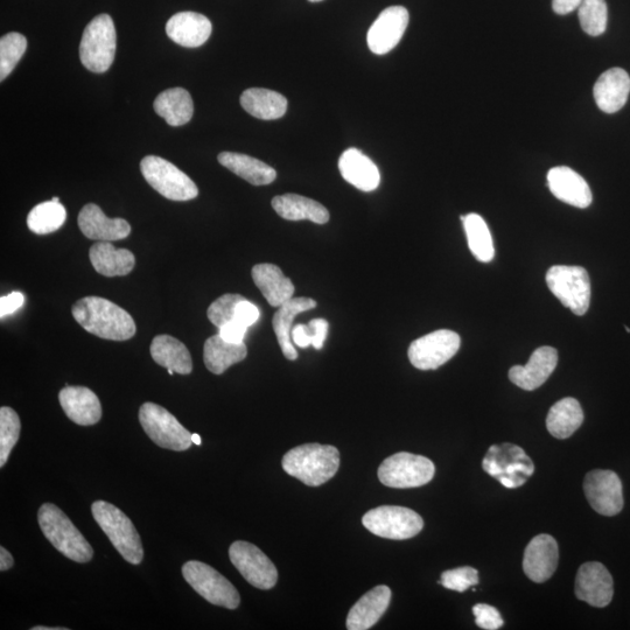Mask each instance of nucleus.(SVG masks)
I'll return each mask as SVG.
<instances>
[{"label":"nucleus","instance_id":"f257e3e1","mask_svg":"<svg viewBox=\"0 0 630 630\" xmlns=\"http://www.w3.org/2000/svg\"><path fill=\"white\" fill-rule=\"evenodd\" d=\"M72 313L77 324L101 339L126 341L137 332L131 315L108 299L82 298L74 304Z\"/></svg>","mask_w":630,"mask_h":630},{"label":"nucleus","instance_id":"f03ea898","mask_svg":"<svg viewBox=\"0 0 630 630\" xmlns=\"http://www.w3.org/2000/svg\"><path fill=\"white\" fill-rule=\"evenodd\" d=\"M282 464L284 471L293 478L307 486L319 487L338 472L340 452L334 446L305 444L287 452Z\"/></svg>","mask_w":630,"mask_h":630},{"label":"nucleus","instance_id":"7ed1b4c3","mask_svg":"<svg viewBox=\"0 0 630 630\" xmlns=\"http://www.w3.org/2000/svg\"><path fill=\"white\" fill-rule=\"evenodd\" d=\"M38 521L42 534L63 556L81 564L93 559L94 550L87 539L55 504H42Z\"/></svg>","mask_w":630,"mask_h":630},{"label":"nucleus","instance_id":"20e7f679","mask_svg":"<svg viewBox=\"0 0 630 630\" xmlns=\"http://www.w3.org/2000/svg\"><path fill=\"white\" fill-rule=\"evenodd\" d=\"M91 513L104 534L126 562L139 565L144 558L142 538L132 521L121 509L105 501H96Z\"/></svg>","mask_w":630,"mask_h":630},{"label":"nucleus","instance_id":"39448f33","mask_svg":"<svg viewBox=\"0 0 630 630\" xmlns=\"http://www.w3.org/2000/svg\"><path fill=\"white\" fill-rule=\"evenodd\" d=\"M117 34L114 20L109 14H100L90 21L82 35L80 59L93 73L108 72L114 63Z\"/></svg>","mask_w":630,"mask_h":630},{"label":"nucleus","instance_id":"423d86ee","mask_svg":"<svg viewBox=\"0 0 630 630\" xmlns=\"http://www.w3.org/2000/svg\"><path fill=\"white\" fill-rule=\"evenodd\" d=\"M482 468L503 487H522L535 472L534 462L523 448L503 443L489 448L482 461Z\"/></svg>","mask_w":630,"mask_h":630},{"label":"nucleus","instance_id":"0eeeda50","mask_svg":"<svg viewBox=\"0 0 630 630\" xmlns=\"http://www.w3.org/2000/svg\"><path fill=\"white\" fill-rule=\"evenodd\" d=\"M546 284L560 303L584 315L591 303V280L581 266L555 265L546 272Z\"/></svg>","mask_w":630,"mask_h":630},{"label":"nucleus","instance_id":"6e6552de","mask_svg":"<svg viewBox=\"0 0 630 630\" xmlns=\"http://www.w3.org/2000/svg\"><path fill=\"white\" fill-rule=\"evenodd\" d=\"M139 422L154 444L175 452L192 446V433L170 411L158 404L145 403L139 409Z\"/></svg>","mask_w":630,"mask_h":630},{"label":"nucleus","instance_id":"1a4fd4ad","mask_svg":"<svg viewBox=\"0 0 630 630\" xmlns=\"http://www.w3.org/2000/svg\"><path fill=\"white\" fill-rule=\"evenodd\" d=\"M140 170L149 185L168 200L189 201L199 195L194 181L164 158L147 156Z\"/></svg>","mask_w":630,"mask_h":630},{"label":"nucleus","instance_id":"9d476101","mask_svg":"<svg viewBox=\"0 0 630 630\" xmlns=\"http://www.w3.org/2000/svg\"><path fill=\"white\" fill-rule=\"evenodd\" d=\"M436 473L430 459L408 452L391 455L378 468V479L390 488H416L429 483Z\"/></svg>","mask_w":630,"mask_h":630},{"label":"nucleus","instance_id":"9b49d317","mask_svg":"<svg viewBox=\"0 0 630 630\" xmlns=\"http://www.w3.org/2000/svg\"><path fill=\"white\" fill-rule=\"evenodd\" d=\"M182 574L193 590L210 604L228 609L240 606L241 597L236 587L212 566L191 560L182 566Z\"/></svg>","mask_w":630,"mask_h":630},{"label":"nucleus","instance_id":"f8f14e48","mask_svg":"<svg viewBox=\"0 0 630 630\" xmlns=\"http://www.w3.org/2000/svg\"><path fill=\"white\" fill-rule=\"evenodd\" d=\"M362 523L371 534L394 541L415 537L424 528L423 518L416 511L398 506L371 509Z\"/></svg>","mask_w":630,"mask_h":630},{"label":"nucleus","instance_id":"ddd939ff","mask_svg":"<svg viewBox=\"0 0 630 630\" xmlns=\"http://www.w3.org/2000/svg\"><path fill=\"white\" fill-rule=\"evenodd\" d=\"M231 563L248 583L259 590H271L278 581V571L265 553L249 542L237 541L229 549Z\"/></svg>","mask_w":630,"mask_h":630},{"label":"nucleus","instance_id":"4468645a","mask_svg":"<svg viewBox=\"0 0 630 630\" xmlns=\"http://www.w3.org/2000/svg\"><path fill=\"white\" fill-rule=\"evenodd\" d=\"M460 343L458 333L440 329L413 341L409 360L419 370H436L458 353Z\"/></svg>","mask_w":630,"mask_h":630},{"label":"nucleus","instance_id":"2eb2a0df","mask_svg":"<svg viewBox=\"0 0 630 630\" xmlns=\"http://www.w3.org/2000/svg\"><path fill=\"white\" fill-rule=\"evenodd\" d=\"M584 492L591 507L598 514L615 516L623 508L622 482L618 474L606 469H595L586 475Z\"/></svg>","mask_w":630,"mask_h":630},{"label":"nucleus","instance_id":"dca6fc26","mask_svg":"<svg viewBox=\"0 0 630 630\" xmlns=\"http://www.w3.org/2000/svg\"><path fill=\"white\" fill-rule=\"evenodd\" d=\"M409 11L403 6L385 9L368 31V47L377 55L388 54L402 40L409 25Z\"/></svg>","mask_w":630,"mask_h":630},{"label":"nucleus","instance_id":"f3484780","mask_svg":"<svg viewBox=\"0 0 630 630\" xmlns=\"http://www.w3.org/2000/svg\"><path fill=\"white\" fill-rule=\"evenodd\" d=\"M576 595L579 600L593 607L608 606L614 595L611 573L598 562L581 565L576 579Z\"/></svg>","mask_w":630,"mask_h":630},{"label":"nucleus","instance_id":"a211bd4d","mask_svg":"<svg viewBox=\"0 0 630 630\" xmlns=\"http://www.w3.org/2000/svg\"><path fill=\"white\" fill-rule=\"evenodd\" d=\"M559 550L556 539L542 534L531 539L524 551L523 570L527 577L541 584L549 580L556 572Z\"/></svg>","mask_w":630,"mask_h":630},{"label":"nucleus","instance_id":"6ab92c4d","mask_svg":"<svg viewBox=\"0 0 630 630\" xmlns=\"http://www.w3.org/2000/svg\"><path fill=\"white\" fill-rule=\"evenodd\" d=\"M558 364L555 348L544 346L532 353L525 366H515L509 370V380L525 391H534L548 381Z\"/></svg>","mask_w":630,"mask_h":630},{"label":"nucleus","instance_id":"aec40b11","mask_svg":"<svg viewBox=\"0 0 630 630\" xmlns=\"http://www.w3.org/2000/svg\"><path fill=\"white\" fill-rule=\"evenodd\" d=\"M550 191L567 205L585 209L591 206L593 196L590 186L572 168L566 166L553 167L548 173Z\"/></svg>","mask_w":630,"mask_h":630},{"label":"nucleus","instance_id":"412c9836","mask_svg":"<svg viewBox=\"0 0 630 630\" xmlns=\"http://www.w3.org/2000/svg\"><path fill=\"white\" fill-rule=\"evenodd\" d=\"M77 223H79L83 235L95 241H119L131 233L128 221L109 219L103 210L94 203H88L82 208Z\"/></svg>","mask_w":630,"mask_h":630},{"label":"nucleus","instance_id":"4be33fe9","mask_svg":"<svg viewBox=\"0 0 630 630\" xmlns=\"http://www.w3.org/2000/svg\"><path fill=\"white\" fill-rule=\"evenodd\" d=\"M213 25L203 14L180 12L167 21L166 33L175 44L187 48L200 47L212 35Z\"/></svg>","mask_w":630,"mask_h":630},{"label":"nucleus","instance_id":"5701e85b","mask_svg":"<svg viewBox=\"0 0 630 630\" xmlns=\"http://www.w3.org/2000/svg\"><path fill=\"white\" fill-rule=\"evenodd\" d=\"M61 408L77 425L91 426L100 422L102 406L94 391L86 387L63 388L59 394Z\"/></svg>","mask_w":630,"mask_h":630},{"label":"nucleus","instance_id":"b1692460","mask_svg":"<svg viewBox=\"0 0 630 630\" xmlns=\"http://www.w3.org/2000/svg\"><path fill=\"white\" fill-rule=\"evenodd\" d=\"M594 100L601 111L615 114L625 107L630 94V76L621 68L606 70L594 84Z\"/></svg>","mask_w":630,"mask_h":630},{"label":"nucleus","instance_id":"393cba45","mask_svg":"<svg viewBox=\"0 0 630 630\" xmlns=\"http://www.w3.org/2000/svg\"><path fill=\"white\" fill-rule=\"evenodd\" d=\"M391 590L388 586H376L367 592L350 609L347 616V629L367 630L374 627L390 605Z\"/></svg>","mask_w":630,"mask_h":630},{"label":"nucleus","instance_id":"a878e982","mask_svg":"<svg viewBox=\"0 0 630 630\" xmlns=\"http://www.w3.org/2000/svg\"><path fill=\"white\" fill-rule=\"evenodd\" d=\"M342 178L363 192H373L380 186L381 174L374 161L360 150L349 149L339 160Z\"/></svg>","mask_w":630,"mask_h":630},{"label":"nucleus","instance_id":"bb28decb","mask_svg":"<svg viewBox=\"0 0 630 630\" xmlns=\"http://www.w3.org/2000/svg\"><path fill=\"white\" fill-rule=\"evenodd\" d=\"M317 307V301L311 298H292L284 305L278 307L273 315L272 326L282 352L287 360L298 359V352L292 341V325L297 315Z\"/></svg>","mask_w":630,"mask_h":630},{"label":"nucleus","instance_id":"cd10ccee","mask_svg":"<svg viewBox=\"0 0 630 630\" xmlns=\"http://www.w3.org/2000/svg\"><path fill=\"white\" fill-rule=\"evenodd\" d=\"M252 279L272 307H280L293 298L294 285L282 270L273 264H258L252 268Z\"/></svg>","mask_w":630,"mask_h":630},{"label":"nucleus","instance_id":"c85d7f7f","mask_svg":"<svg viewBox=\"0 0 630 630\" xmlns=\"http://www.w3.org/2000/svg\"><path fill=\"white\" fill-rule=\"evenodd\" d=\"M91 265L105 277L129 275L135 268L136 258L128 249H117L110 242H98L89 252Z\"/></svg>","mask_w":630,"mask_h":630},{"label":"nucleus","instance_id":"c756f323","mask_svg":"<svg viewBox=\"0 0 630 630\" xmlns=\"http://www.w3.org/2000/svg\"><path fill=\"white\" fill-rule=\"evenodd\" d=\"M272 208L287 221L308 220L317 224L329 221V212L318 201L298 194H284L272 200Z\"/></svg>","mask_w":630,"mask_h":630},{"label":"nucleus","instance_id":"7c9ffc66","mask_svg":"<svg viewBox=\"0 0 630 630\" xmlns=\"http://www.w3.org/2000/svg\"><path fill=\"white\" fill-rule=\"evenodd\" d=\"M151 356L154 362L167 370L180 375H189L193 370L191 353L187 347L170 335H158L151 343Z\"/></svg>","mask_w":630,"mask_h":630},{"label":"nucleus","instance_id":"2f4dec72","mask_svg":"<svg viewBox=\"0 0 630 630\" xmlns=\"http://www.w3.org/2000/svg\"><path fill=\"white\" fill-rule=\"evenodd\" d=\"M247 355L248 349L243 342L226 341L220 334L210 336L203 347V361L210 373L215 375H222L234 364L242 362Z\"/></svg>","mask_w":630,"mask_h":630},{"label":"nucleus","instance_id":"473e14b6","mask_svg":"<svg viewBox=\"0 0 630 630\" xmlns=\"http://www.w3.org/2000/svg\"><path fill=\"white\" fill-rule=\"evenodd\" d=\"M217 159L222 166L254 186L270 185L277 178V172L271 166L247 154L222 152Z\"/></svg>","mask_w":630,"mask_h":630},{"label":"nucleus","instance_id":"72a5a7b5","mask_svg":"<svg viewBox=\"0 0 630 630\" xmlns=\"http://www.w3.org/2000/svg\"><path fill=\"white\" fill-rule=\"evenodd\" d=\"M241 105L248 114L263 121H275L287 111V100L282 94L263 88L245 90L241 96Z\"/></svg>","mask_w":630,"mask_h":630},{"label":"nucleus","instance_id":"f704fd0d","mask_svg":"<svg viewBox=\"0 0 630 630\" xmlns=\"http://www.w3.org/2000/svg\"><path fill=\"white\" fill-rule=\"evenodd\" d=\"M153 108L171 126L187 124L194 114L192 96L184 88L163 91L154 101Z\"/></svg>","mask_w":630,"mask_h":630},{"label":"nucleus","instance_id":"c9c22d12","mask_svg":"<svg viewBox=\"0 0 630 630\" xmlns=\"http://www.w3.org/2000/svg\"><path fill=\"white\" fill-rule=\"evenodd\" d=\"M584 422V412L577 399L566 397L552 406L546 417V427L553 437L567 439Z\"/></svg>","mask_w":630,"mask_h":630},{"label":"nucleus","instance_id":"e433bc0d","mask_svg":"<svg viewBox=\"0 0 630 630\" xmlns=\"http://www.w3.org/2000/svg\"><path fill=\"white\" fill-rule=\"evenodd\" d=\"M464 223L469 250L479 262L489 263L495 257L492 234L479 214L471 213L460 217Z\"/></svg>","mask_w":630,"mask_h":630},{"label":"nucleus","instance_id":"4c0bfd02","mask_svg":"<svg viewBox=\"0 0 630 630\" xmlns=\"http://www.w3.org/2000/svg\"><path fill=\"white\" fill-rule=\"evenodd\" d=\"M67 219L66 208L53 200L39 203L27 216V226L37 235L52 234L59 230Z\"/></svg>","mask_w":630,"mask_h":630},{"label":"nucleus","instance_id":"58836bf2","mask_svg":"<svg viewBox=\"0 0 630 630\" xmlns=\"http://www.w3.org/2000/svg\"><path fill=\"white\" fill-rule=\"evenodd\" d=\"M578 16L581 28L591 37H599L607 30L608 9L606 0H583Z\"/></svg>","mask_w":630,"mask_h":630},{"label":"nucleus","instance_id":"ea45409f","mask_svg":"<svg viewBox=\"0 0 630 630\" xmlns=\"http://www.w3.org/2000/svg\"><path fill=\"white\" fill-rule=\"evenodd\" d=\"M21 423L18 413L7 406L0 409V467H4L18 443Z\"/></svg>","mask_w":630,"mask_h":630},{"label":"nucleus","instance_id":"a19ab883","mask_svg":"<svg viewBox=\"0 0 630 630\" xmlns=\"http://www.w3.org/2000/svg\"><path fill=\"white\" fill-rule=\"evenodd\" d=\"M26 48V38L17 32L6 34L0 40V81H4L16 68Z\"/></svg>","mask_w":630,"mask_h":630},{"label":"nucleus","instance_id":"79ce46f5","mask_svg":"<svg viewBox=\"0 0 630 630\" xmlns=\"http://www.w3.org/2000/svg\"><path fill=\"white\" fill-rule=\"evenodd\" d=\"M328 322L325 319H314L308 325H297L292 329V341L300 348L313 346L315 349L324 347L328 334Z\"/></svg>","mask_w":630,"mask_h":630},{"label":"nucleus","instance_id":"37998d69","mask_svg":"<svg viewBox=\"0 0 630 630\" xmlns=\"http://www.w3.org/2000/svg\"><path fill=\"white\" fill-rule=\"evenodd\" d=\"M245 298L241 294H224L208 308V319L214 326L221 328L234 320L237 305Z\"/></svg>","mask_w":630,"mask_h":630},{"label":"nucleus","instance_id":"c03bdc74","mask_svg":"<svg viewBox=\"0 0 630 630\" xmlns=\"http://www.w3.org/2000/svg\"><path fill=\"white\" fill-rule=\"evenodd\" d=\"M439 584L447 590L462 593L469 587L479 584V573L471 566L458 567V569L443 572Z\"/></svg>","mask_w":630,"mask_h":630},{"label":"nucleus","instance_id":"a18cd8bd","mask_svg":"<svg viewBox=\"0 0 630 630\" xmlns=\"http://www.w3.org/2000/svg\"><path fill=\"white\" fill-rule=\"evenodd\" d=\"M475 622L481 629L496 630L503 626V619L499 611L493 606L478 604L473 607Z\"/></svg>","mask_w":630,"mask_h":630},{"label":"nucleus","instance_id":"49530a36","mask_svg":"<svg viewBox=\"0 0 630 630\" xmlns=\"http://www.w3.org/2000/svg\"><path fill=\"white\" fill-rule=\"evenodd\" d=\"M259 319V310L257 306L250 303L249 300L244 299L237 305L234 320L241 322L242 325L248 328L256 324Z\"/></svg>","mask_w":630,"mask_h":630},{"label":"nucleus","instance_id":"de8ad7c7","mask_svg":"<svg viewBox=\"0 0 630 630\" xmlns=\"http://www.w3.org/2000/svg\"><path fill=\"white\" fill-rule=\"evenodd\" d=\"M248 327L241 324L236 320H231L227 325L219 328V334L222 338L229 342L240 343L243 342L245 333H247Z\"/></svg>","mask_w":630,"mask_h":630},{"label":"nucleus","instance_id":"09e8293b","mask_svg":"<svg viewBox=\"0 0 630 630\" xmlns=\"http://www.w3.org/2000/svg\"><path fill=\"white\" fill-rule=\"evenodd\" d=\"M24 303V294L20 292H13L9 296L2 297L0 299V317L4 318L6 315L16 312Z\"/></svg>","mask_w":630,"mask_h":630},{"label":"nucleus","instance_id":"8fccbe9b","mask_svg":"<svg viewBox=\"0 0 630 630\" xmlns=\"http://www.w3.org/2000/svg\"><path fill=\"white\" fill-rule=\"evenodd\" d=\"M583 0H552V9L560 16H565L579 9Z\"/></svg>","mask_w":630,"mask_h":630},{"label":"nucleus","instance_id":"3c124183","mask_svg":"<svg viewBox=\"0 0 630 630\" xmlns=\"http://www.w3.org/2000/svg\"><path fill=\"white\" fill-rule=\"evenodd\" d=\"M13 565L14 559L11 553L2 546V548H0V571L4 572L10 570Z\"/></svg>","mask_w":630,"mask_h":630},{"label":"nucleus","instance_id":"603ef678","mask_svg":"<svg viewBox=\"0 0 630 630\" xmlns=\"http://www.w3.org/2000/svg\"><path fill=\"white\" fill-rule=\"evenodd\" d=\"M192 440H193V444L200 446L202 444V440L201 437L199 436L198 433H193L192 434Z\"/></svg>","mask_w":630,"mask_h":630},{"label":"nucleus","instance_id":"864d4df0","mask_svg":"<svg viewBox=\"0 0 630 630\" xmlns=\"http://www.w3.org/2000/svg\"><path fill=\"white\" fill-rule=\"evenodd\" d=\"M65 629L67 628H52V627H44V626L32 628V630H65Z\"/></svg>","mask_w":630,"mask_h":630},{"label":"nucleus","instance_id":"5fc2aeb1","mask_svg":"<svg viewBox=\"0 0 630 630\" xmlns=\"http://www.w3.org/2000/svg\"><path fill=\"white\" fill-rule=\"evenodd\" d=\"M308 2H311V3H319V2H322V0H308Z\"/></svg>","mask_w":630,"mask_h":630},{"label":"nucleus","instance_id":"6e6d98bb","mask_svg":"<svg viewBox=\"0 0 630 630\" xmlns=\"http://www.w3.org/2000/svg\"><path fill=\"white\" fill-rule=\"evenodd\" d=\"M52 200L55 201V202H60L59 198H53Z\"/></svg>","mask_w":630,"mask_h":630}]
</instances>
